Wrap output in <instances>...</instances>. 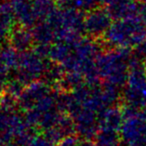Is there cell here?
<instances>
[{"mask_svg":"<svg viewBox=\"0 0 146 146\" xmlns=\"http://www.w3.org/2000/svg\"><path fill=\"white\" fill-rule=\"evenodd\" d=\"M104 39L115 48L138 47L146 42V24L140 15L116 20L104 35Z\"/></svg>","mask_w":146,"mask_h":146,"instance_id":"6da1fadb","label":"cell"},{"mask_svg":"<svg viewBox=\"0 0 146 146\" xmlns=\"http://www.w3.org/2000/svg\"><path fill=\"white\" fill-rule=\"evenodd\" d=\"M132 55L129 48H116L115 50L101 53L96 60L100 77L117 87L124 85L129 77Z\"/></svg>","mask_w":146,"mask_h":146,"instance_id":"7a4b0ae2","label":"cell"},{"mask_svg":"<svg viewBox=\"0 0 146 146\" xmlns=\"http://www.w3.org/2000/svg\"><path fill=\"white\" fill-rule=\"evenodd\" d=\"M121 137L129 146H146V116L139 113L125 118L121 127Z\"/></svg>","mask_w":146,"mask_h":146,"instance_id":"3957f363","label":"cell"},{"mask_svg":"<svg viewBox=\"0 0 146 146\" xmlns=\"http://www.w3.org/2000/svg\"><path fill=\"white\" fill-rule=\"evenodd\" d=\"M113 17L108 9L95 8L88 11L84 21V32L91 37L104 36L112 25Z\"/></svg>","mask_w":146,"mask_h":146,"instance_id":"277c9868","label":"cell"},{"mask_svg":"<svg viewBox=\"0 0 146 146\" xmlns=\"http://www.w3.org/2000/svg\"><path fill=\"white\" fill-rule=\"evenodd\" d=\"M74 115L76 116V129L81 136L90 140L97 134V130L100 127L98 119H96L95 112L81 107Z\"/></svg>","mask_w":146,"mask_h":146,"instance_id":"5b68a950","label":"cell"},{"mask_svg":"<svg viewBox=\"0 0 146 146\" xmlns=\"http://www.w3.org/2000/svg\"><path fill=\"white\" fill-rule=\"evenodd\" d=\"M98 123L101 130L116 131L121 129L123 125L124 115L121 110L117 108H106L99 113Z\"/></svg>","mask_w":146,"mask_h":146,"instance_id":"8992f818","label":"cell"},{"mask_svg":"<svg viewBox=\"0 0 146 146\" xmlns=\"http://www.w3.org/2000/svg\"><path fill=\"white\" fill-rule=\"evenodd\" d=\"M97 146H118L119 138L115 131L102 130L97 137Z\"/></svg>","mask_w":146,"mask_h":146,"instance_id":"52a82bcc","label":"cell"},{"mask_svg":"<svg viewBox=\"0 0 146 146\" xmlns=\"http://www.w3.org/2000/svg\"><path fill=\"white\" fill-rule=\"evenodd\" d=\"M98 3V0H66L67 6L80 11H90L97 7Z\"/></svg>","mask_w":146,"mask_h":146,"instance_id":"ba28073f","label":"cell"},{"mask_svg":"<svg viewBox=\"0 0 146 146\" xmlns=\"http://www.w3.org/2000/svg\"><path fill=\"white\" fill-rule=\"evenodd\" d=\"M62 146H78L77 144V139L74 136L67 137L64 141H62Z\"/></svg>","mask_w":146,"mask_h":146,"instance_id":"9c48e42d","label":"cell"},{"mask_svg":"<svg viewBox=\"0 0 146 146\" xmlns=\"http://www.w3.org/2000/svg\"><path fill=\"white\" fill-rule=\"evenodd\" d=\"M78 146H97V144H93L92 142H90L88 140L87 141H85L84 142H81L80 144H78Z\"/></svg>","mask_w":146,"mask_h":146,"instance_id":"30bf717a","label":"cell"},{"mask_svg":"<svg viewBox=\"0 0 146 146\" xmlns=\"http://www.w3.org/2000/svg\"><path fill=\"white\" fill-rule=\"evenodd\" d=\"M139 1H141V2H146V0H139Z\"/></svg>","mask_w":146,"mask_h":146,"instance_id":"8fae6325","label":"cell"}]
</instances>
